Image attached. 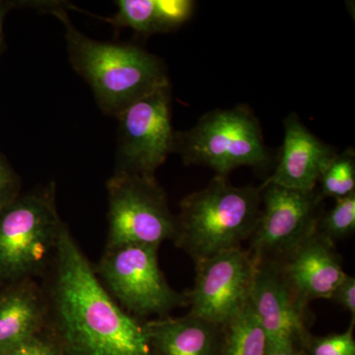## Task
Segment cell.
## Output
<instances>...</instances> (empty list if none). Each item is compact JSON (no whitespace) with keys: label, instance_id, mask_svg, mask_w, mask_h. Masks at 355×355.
Returning <instances> with one entry per match:
<instances>
[{"label":"cell","instance_id":"23","mask_svg":"<svg viewBox=\"0 0 355 355\" xmlns=\"http://www.w3.org/2000/svg\"><path fill=\"white\" fill-rule=\"evenodd\" d=\"M20 193V177L0 151V209L15 200Z\"/></svg>","mask_w":355,"mask_h":355},{"label":"cell","instance_id":"10","mask_svg":"<svg viewBox=\"0 0 355 355\" xmlns=\"http://www.w3.org/2000/svg\"><path fill=\"white\" fill-rule=\"evenodd\" d=\"M195 265V284L184 292L189 314L224 326L249 302L256 266L251 254L237 248Z\"/></svg>","mask_w":355,"mask_h":355},{"label":"cell","instance_id":"9","mask_svg":"<svg viewBox=\"0 0 355 355\" xmlns=\"http://www.w3.org/2000/svg\"><path fill=\"white\" fill-rule=\"evenodd\" d=\"M261 214L248 251L254 263H279L318 230L323 198L265 182Z\"/></svg>","mask_w":355,"mask_h":355},{"label":"cell","instance_id":"1","mask_svg":"<svg viewBox=\"0 0 355 355\" xmlns=\"http://www.w3.org/2000/svg\"><path fill=\"white\" fill-rule=\"evenodd\" d=\"M41 286L46 331L60 355H153L146 320L123 310L105 291L67 224Z\"/></svg>","mask_w":355,"mask_h":355},{"label":"cell","instance_id":"14","mask_svg":"<svg viewBox=\"0 0 355 355\" xmlns=\"http://www.w3.org/2000/svg\"><path fill=\"white\" fill-rule=\"evenodd\" d=\"M46 318V295L36 279L0 284V349L43 334Z\"/></svg>","mask_w":355,"mask_h":355},{"label":"cell","instance_id":"24","mask_svg":"<svg viewBox=\"0 0 355 355\" xmlns=\"http://www.w3.org/2000/svg\"><path fill=\"white\" fill-rule=\"evenodd\" d=\"M330 300L336 304L342 306L343 309L352 315V321L355 322V279L347 275L343 277L335 291L331 294Z\"/></svg>","mask_w":355,"mask_h":355},{"label":"cell","instance_id":"18","mask_svg":"<svg viewBox=\"0 0 355 355\" xmlns=\"http://www.w3.org/2000/svg\"><path fill=\"white\" fill-rule=\"evenodd\" d=\"M116 4V13L105 19L116 29L130 28L144 36L161 33L156 0H118Z\"/></svg>","mask_w":355,"mask_h":355},{"label":"cell","instance_id":"19","mask_svg":"<svg viewBox=\"0 0 355 355\" xmlns=\"http://www.w3.org/2000/svg\"><path fill=\"white\" fill-rule=\"evenodd\" d=\"M335 207L322 214L318 230L334 243L354 234L355 231V193L336 200Z\"/></svg>","mask_w":355,"mask_h":355},{"label":"cell","instance_id":"22","mask_svg":"<svg viewBox=\"0 0 355 355\" xmlns=\"http://www.w3.org/2000/svg\"><path fill=\"white\" fill-rule=\"evenodd\" d=\"M0 355H60L57 345L46 331L30 340L0 349Z\"/></svg>","mask_w":355,"mask_h":355},{"label":"cell","instance_id":"25","mask_svg":"<svg viewBox=\"0 0 355 355\" xmlns=\"http://www.w3.org/2000/svg\"><path fill=\"white\" fill-rule=\"evenodd\" d=\"M29 6L30 2L28 1H4V0H0V55H1L2 49H3V25L7 13H8L9 11L12 10L14 8H19V7H29Z\"/></svg>","mask_w":355,"mask_h":355},{"label":"cell","instance_id":"6","mask_svg":"<svg viewBox=\"0 0 355 355\" xmlns=\"http://www.w3.org/2000/svg\"><path fill=\"white\" fill-rule=\"evenodd\" d=\"M159 246L128 244L106 246L93 265L96 277L109 295L132 316L141 320L168 316L189 306L186 293L165 279L158 261Z\"/></svg>","mask_w":355,"mask_h":355},{"label":"cell","instance_id":"26","mask_svg":"<svg viewBox=\"0 0 355 355\" xmlns=\"http://www.w3.org/2000/svg\"><path fill=\"white\" fill-rule=\"evenodd\" d=\"M266 355H305L298 347L282 343H268V354Z\"/></svg>","mask_w":355,"mask_h":355},{"label":"cell","instance_id":"11","mask_svg":"<svg viewBox=\"0 0 355 355\" xmlns=\"http://www.w3.org/2000/svg\"><path fill=\"white\" fill-rule=\"evenodd\" d=\"M249 302L268 343L301 349L311 336V312L294 295L272 261L254 263Z\"/></svg>","mask_w":355,"mask_h":355},{"label":"cell","instance_id":"13","mask_svg":"<svg viewBox=\"0 0 355 355\" xmlns=\"http://www.w3.org/2000/svg\"><path fill=\"white\" fill-rule=\"evenodd\" d=\"M284 140L279 163L268 183L301 191L316 190L318 181L336 151L306 128L297 114L284 121Z\"/></svg>","mask_w":355,"mask_h":355},{"label":"cell","instance_id":"3","mask_svg":"<svg viewBox=\"0 0 355 355\" xmlns=\"http://www.w3.org/2000/svg\"><path fill=\"white\" fill-rule=\"evenodd\" d=\"M261 193V186L234 187L227 178L214 177L180 202L175 246L193 261L242 248L258 223Z\"/></svg>","mask_w":355,"mask_h":355},{"label":"cell","instance_id":"15","mask_svg":"<svg viewBox=\"0 0 355 355\" xmlns=\"http://www.w3.org/2000/svg\"><path fill=\"white\" fill-rule=\"evenodd\" d=\"M153 355H218L222 326L188 314L144 321Z\"/></svg>","mask_w":355,"mask_h":355},{"label":"cell","instance_id":"7","mask_svg":"<svg viewBox=\"0 0 355 355\" xmlns=\"http://www.w3.org/2000/svg\"><path fill=\"white\" fill-rule=\"evenodd\" d=\"M109 230L106 246H161L176 235V216L156 178L116 174L107 182Z\"/></svg>","mask_w":355,"mask_h":355},{"label":"cell","instance_id":"5","mask_svg":"<svg viewBox=\"0 0 355 355\" xmlns=\"http://www.w3.org/2000/svg\"><path fill=\"white\" fill-rule=\"evenodd\" d=\"M173 153L186 165L205 166L224 178L242 166L266 169L272 164L260 121L244 105L214 110L191 130H175Z\"/></svg>","mask_w":355,"mask_h":355},{"label":"cell","instance_id":"20","mask_svg":"<svg viewBox=\"0 0 355 355\" xmlns=\"http://www.w3.org/2000/svg\"><path fill=\"white\" fill-rule=\"evenodd\" d=\"M354 324L343 333L316 336L311 334L301 350L305 355H355Z\"/></svg>","mask_w":355,"mask_h":355},{"label":"cell","instance_id":"12","mask_svg":"<svg viewBox=\"0 0 355 355\" xmlns=\"http://www.w3.org/2000/svg\"><path fill=\"white\" fill-rule=\"evenodd\" d=\"M277 263L287 286L307 307L317 299L330 300L347 275L335 243L319 230Z\"/></svg>","mask_w":355,"mask_h":355},{"label":"cell","instance_id":"16","mask_svg":"<svg viewBox=\"0 0 355 355\" xmlns=\"http://www.w3.org/2000/svg\"><path fill=\"white\" fill-rule=\"evenodd\" d=\"M268 338L250 302L222 326L218 355H266Z\"/></svg>","mask_w":355,"mask_h":355},{"label":"cell","instance_id":"8","mask_svg":"<svg viewBox=\"0 0 355 355\" xmlns=\"http://www.w3.org/2000/svg\"><path fill=\"white\" fill-rule=\"evenodd\" d=\"M171 85L156 89L118 114L116 174L155 178L173 153Z\"/></svg>","mask_w":355,"mask_h":355},{"label":"cell","instance_id":"4","mask_svg":"<svg viewBox=\"0 0 355 355\" xmlns=\"http://www.w3.org/2000/svg\"><path fill=\"white\" fill-rule=\"evenodd\" d=\"M64 224L53 183L20 193L0 209V284L42 279Z\"/></svg>","mask_w":355,"mask_h":355},{"label":"cell","instance_id":"2","mask_svg":"<svg viewBox=\"0 0 355 355\" xmlns=\"http://www.w3.org/2000/svg\"><path fill=\"white\" fill-rule=\"evenodd\" d=\"M48 12L64 25L72 69L90 85L107 116L116 118L132 102L170 84L164 62L155 55L135 44L88 38L72 25L64 2L53 1Z\"/></svg>","mask_w":355,"mask_h":355},{"label":"cell","instance_id":"21","mask_svg":"<svg viewBox=\"0 0 355 355\" xmlns=\"http://www.w3.org/2000/svg\"><path fill=\"white\" fill-rule=\"evenodd\" d=\"M161 33L172 31L190 19L195 2L189 0H156Z\"/></svg>","mask_w":355,"mask_h":355},{"label":"cell","instance_id":"17","mask_svg":"<svg viewBox=\"0 0 355 355\" xmlns=\"http://www.w3.org/2000/svg\"><path fill=\"white\" fill-rule=\"evenodd\" d=\"M318 191L320 197L335 200L347 197L355 193V153L347 148L343 153H336L320 176Z\"/></svg>","mask_w":355,"mask_h":355}]
</instances>
